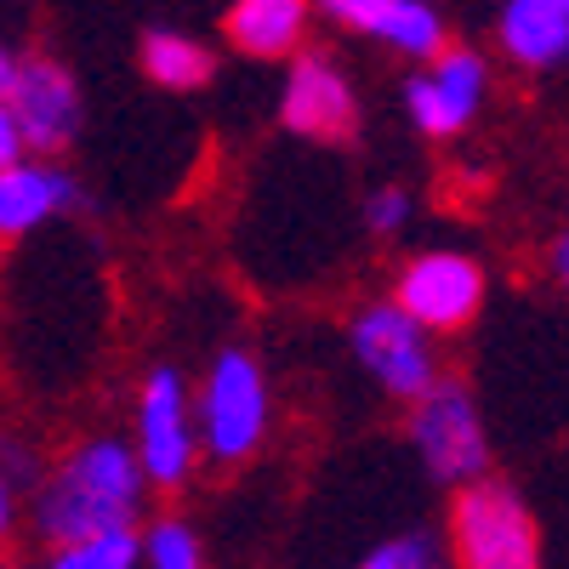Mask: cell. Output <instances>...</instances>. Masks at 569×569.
I'll return each mask as SVG.
<instances>
[{"mask_svg": "<svg viewBox=\"0 0 569 569\" xmlns=\"http://www.w3.org/2000/svg\"><path fill=\"white\" fill-rule=\"evenodd\" d=\"M427 563H439V547L427 536H393L365 552V569H427Z\"/></svg>", "mask_w": 569, "mask_h": 569, "instance_id": "ac0fdd59", "label": "cell"}, {"mask_svg": "<svg viewBox=\"0 0 569 569\" xmlns=\"http://www.w3.org/2000/svg\"><path fill=\"white\" fill-rule=\"evenodd\" d=\"M353 359L405 405L439 376V365H433V330H421L399 302H370L353 319Z\"/></svg>", "mask_w": 569, "mask_h": 569, "instance_id": "8992f818", "label": "cell"}, {"mask_svg": "<svg viewBox=\"0 0 569 569\" xmlns=\"http://www.w3.org/2000/svg\"><path fill=\"white\" fill-rule=\"evenodd\" d=\"M194 427H200V450L217 461H246L268 427V382L251 353L222 348L211 359V376L194 405Z\"/></svg>", "mask_w": 569, "mask_h": 569, "instance_id": "277c9868", "label": "cell"}, {"mask_svg": "<svg viewBox=\"0 0 569 569\" xmlns=\"http://www.w3.org/2000/svg\"><path fill=\"white\" fill-rule=\"evenodd\" d=\"M80 206V188L63 166L52 160H12L0 166V240H18V233H34L40 222H52L63 211Z\"/></svg>", "mask_w": 569, "mask_h": 569, "instance_id": "7c38bea8", "label": "cell"}, {"mask_svg": "<svg viewBox=\"0 0 569 569\" xmlns=\"http://www.w3.org/2000/svg\"><path fill=\"white\" fill-rule=\"evenodd\" d=\"M18 154H29V149H23V131H18V120H12L7 98H0V166H12Z\"/></svg>", "mask_w": 569, "mask_h": 569, "instance_id": "ffe728a7", "label": "cell"}, {"mask_svg": "<svg viewBox=\"0 0 569 569\" xmlns=\"http://www.w3.org/2000/svg\"><path fill=\"white\" fill-rule=\"evenodd\" d=\"M12 536V490H7V479H0V541Z\"/></svg>", "mask_w": 569, "mask_h": 569, "instance_id": "7402d4cb", "label": "cell"}, {"mask_svg": "<svg viewBox=\"0 0 569 569\" xmlns=\"http://www.w3.org/2000/svg\"><path fill=\"white\" fill-rule=\"evenodd\" d=\"M308 18H313V0H233L228 40L246 58H284L302 46Z\"/></svg>", "mask_w": 569, "mask_h": 569, "instance_id": "5bb4252c", "label": "cell"}, {"mask_svg": "<svg viewBox=\"0 0 569 569\" xmlns=\"http://www.w3.org/2000/svg\"><path fill=\"white\" fill-rule=\"evenodd\" d=\"M547 273L563 284V291H569V228L558 233V240H552V251H547Z\"/></svg>", "mask_w": 569, "mask_h": 569, "instance_id": "44dd1931", "label": "cell"}, {"mask_svg": "<svg viewBox=\"0 0 569 569\" xmlns=\"http://www.w3.org/2000/svg\"><path fill=\"white\" fill-rule=\"evenodd\" d=\"M421 330H461L472 325L485 302V268L461 257V251H421L399 273V297H393Z\"/></svg>", "mask_w": 569, "mask_h": 569, "instance_id": "ba28073f", "label": "cell"}, {"mask_svg": "<svg viewBox=\"0 0 569 569\" xmlns=\"http://www.w3.org/2000/svg\"><path fill=\"white\" fill-rule=\"evenodd\" d=\"M211 69H217V58L188 34L154 29L149 40H142V74H149L154 86H166V91H200L211 80Z\"/></svg>", "mask_w": 569, "mask_h": 569, "instance_id": "9a60e30c", "label": "cell"}, {"mask_svg": "<svg viewBox=\"0 0 569 569\" xmlns=\"http://www.w3.org/2000/svg\"><path fill=\"white\" fill-rule=\"evenodd\" d=\"M137 467L154 490H177L200 456V427H194V399H188L177 370H154L137 393Z\"/></svg>", "mask_w": 569, "mask_h": 569, "instance_id": "5b68a950", "label": "cell"}, {"mask_svg": "<svg viewBox=\"0 0 569 569\" xmlns=\"http://www.w3.org/2000/svg\"><path fill=\"white\" fill-rule=\"evenodd\" d=\"M410 445H416L421 467L450 490L479 479L490 467V439H485L479 405H472V393L461 382H445V376H433L410 399Z\"/></svg>", "mask_w": 569, "mask_h": 569, "instance_id": "3957f363", "label": "cell"}, {"mask_svg": "<svg viewBox=\"0 0 569 569\" xmlns=\"http://www.w3.org/2000/svg\"><path fill=\"white\" fill-rule=\"evenodd\" d=\"M58 569H131L142 563V536H137V518L131 525H109V530H91L69 547H52Z\"/></svg>", "mask_w": 569, "mask_h": 569, "instance_id": "2e32d148", "label": "cell"}, {"mask_svg": "<svg viewBox=\"0 0 569 569\" xmlns=\"http://www.w3.org/2000/svg\"><path fill=\"white\" fill-rule=\"evenodd\" d=\"M142 490H149V479L137 467V450L120 439H91V445L69 450V461L40 485L34 530L52 547H69L91 530L131 525L142 507Z\"/></svg>", "mask_w": 569, "mask_h": 569, "instance_id": "6da1fadb", "label": "cell"}, {"mask_svg": "<svg viewBox=\"0 0 569 569\" xmlns=\"http://www.w3.org/2000/svg\"><path fill=\"white\" fill-rule=\"evenodd\" d=\"M496 40H501V52L530 74L563 63L569 58V0H507Z\"/></svg>", "mask_w": 569, "mask_h": 569, "instance_id": "4fadbf2b", "label": "cell"}, {"mask_svg": "<svg viewBox=\"0 0 569 569\" xmlns=\"http://www.w3.org/2000/svg\"><path fill=\"white\" fill-rule=\"evenodd\" d=\"M18 131H23V149L34 154H58L69 149V137L80 131V86L63 63L52 58H12V74L0 86Z\"/></svg>", "mask_w": 569, "mask_h": 569, "instance_id": "52a82bcc", "label": "cell"}, {"mask_svg": "<svg viewBox=\"0 0 569 569\" xmlns=\"http://www.w3.org/2000/svg\"><path fill=\"white\" fill-rule=\"evenodd\" d=\"M142 536V563H154V569H200V536L182 525V518H154L149 530H137Z\"/></svg>", "mask_w": 569, "mask_h": 569, "instance_id": "e0dca14e", "label": "cell"}, {"mask_svg": "<svg viewBox=\"0 0 569 569\" xmlns=\"http://www.w3.org/2000/svg\"><path fill=\"white\" fill-rule=\"evenodd\" d=\"M450 558L467 569H536L541 563V530L530 507L496 479L456 485L450 507Z\"/></svg>", "mask_w": 569, "mask_h": 569, "instance_id": "7a4b0ae2", "label": "cell"}, {"mask_svg": "<svg viewBox=\"0 0 569 569\" xmlns=\"http://www.w3.org/2000/svg\"><path fill=\"white\" fill-rule=\"evenodd\" d=\"M410 211H416V200L405 194V188H376V194L365 200V222L376 233H399L410 222Z\"/></svg>", "mask_w": 569, "mask_h": 569, "instance_id": "d6986e66", "label": "cell"}, {"mask_svg": "<svg viewBox=\"0 0 569 569\" xmlns=\"http://www.w3.org/2000/svg\"><path fill=\"white\" fill-rule=\"evenodd\" d=\"M7 74H12V58H7V46H0V86H7Z\"/></svg>", "mask_w": 569, "mask_h": 569, "instance_id": "603a6c76", "label": "cell"}, {"mask_svg": "<svg viewBox=\"0 0 569 569\" xmlns=\"http://www.w3.org/2000/svg\"><path fill=\"white\" fill-rule=\"evenodd\" d=\"M485 86H490V69L479 52L467 46H439L427 69L405 86V109L416 120V131L427 137H456L485 103Z\"/></svg>", "mask_w": 569, "mask_h": 569, "instance_id": "9c48e42d", "label": "cell"}, {"mask_svg": "<svg viewBox=\"0 0 569 569\" xmlns=\"http://www.w3.org/2000/svg\"><path fill=\"white\" fill-rule=\"evenodd\" d=\"M279 120L291 126L297 137H313V142H342L353 137L359 126V103H353V86L348 74L319 58V52H302L284 74V91H279Z\"/></svg>", "mask_w": 569, "mask_h": 569, "instance_id": "30bf717a", "label": "cell"}, {"mask_svg": "<svg viewBox=\"0 0 569 569\" xmlns=\"http://www.w3.org/2000/svg\"><path fill=\"white\" fill-rule=\"evenodd\" d=\"M319 12L353 34L393 46L405 58H433L445 46V23L427 0H319Z\"/></svg>", "mask_w": 569, "mask_h": 569, "instance_id": "8fae6325", "label": "cell"}]
</instances>
